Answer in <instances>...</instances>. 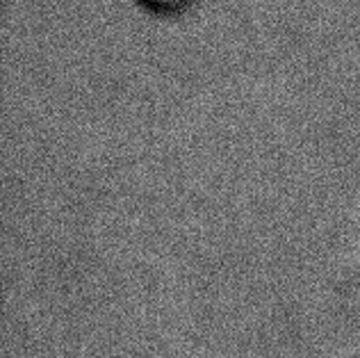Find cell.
Segmentation results:
<instances>
[{"mask_svg": "<svg viewBox=\"0 0 360 358\" xmlns=\"http://www.w3.org/2000/svg\"><path fill=\"white\" fill-rule=\"evenodd\" d=\"M144 3L153 5V7H165V9H169V7H180L183 3H187V0H144Z\"/></svg>", "mask_w": 360, "mask_h": 358, "instance_id": "1", "label": "cell"}]
</instances>
